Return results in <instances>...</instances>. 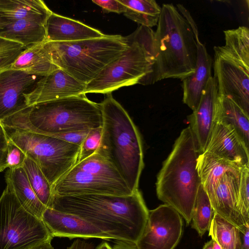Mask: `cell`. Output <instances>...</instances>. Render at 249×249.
<instances>
[{
	"instance_id": "obj_36",
	"label": "cell",
	"mask_w": 249,
	"mask_h": 249,
	"mask_svg": "<svg viewBox=\"0 0 249 249\" xmlns=\"http://www.w3.org/2000/svg\"><path fill=\"white\" fill-rule=\"evenodd\" d=\"M9 137L6 128L0 122V172L8 168L7 158Z\"/></svg>"
},
{
	"instance_id": "obj_5",
	"label": "cell",
	"mask_w": 249,
	"mask_h": 249,
	"mask_svg": "<svg viewBox=\"0 0 249 249\" xmlns=\"http://www.w3.org/2000/svg\"><path fill=\"white\" fill-rule=\"evenodd\" d=\"M201 153L190 127L183 129L163 162L156 183L158 198L176 210L187 225L191 223L201 184L197 169V160Z\"/></svg>"
},
{
	"instance_id": "obj_21",
	"label": "cell",
	"mask_w": 249,
	"mask_h": 249,
	"mask_svg": "<svg viewBox=\"0 0 249 249\" xmlns=\"http://www.w3.org/2000/svg\"><path fill=\"white\" fill-rule=\"evenodd\" d=\"M47 19H23L0 24V37L27 47L45 42Z\"/></svg>"
},
{
	"instance_id": "obj_2",
	"label": "cell",
	"mask_w": 249,
	"mask_h": 249,
	"mask_svg": "<svg viewBox=\"0 0 249 249\" xmlns=\"http://www.w3.org/2000/svg\"><path fill=\"white\" fill-rule=\"evenodd\" d=\"M154 31L155 62L145 85L168 79L182 80L196 69L198 34L172 3H164Z\"/></svg>"
},
{
	"instance_id": "obj_26",
	"label": "cell",
	"mask_w": 249,
	"mask_h": 249,
	"mask_svg": "<svg viewBox=\"0 0 249 249\" xmlns=\"http://www.w3.org/2000/svg\"><path fill=\"white\" fill-rule=\"evenodd\" d=\"M44 43L28 47L18 57L10 69L26 71L40 76L59 69L44 47Z\"/></svg>"
},
{
	"instance_id": "obj_33",
	"label": "cell",
	"mask_w": 249,
	"mask_h": 249,
	"mask_svg": "<svg viewBox=\"0 0 249 249\" xmlns=\"http://www.w3.org/2000/svg\"><path fill=\"white\" fill-rule=\"evenodd\" d=\"M237 207L247 224H249V167H243L241 171Z\"/></svg>"
},
{
	"instance_id": "obj_41",
	"label": "cell",
	"mask_w": 249,
	"mask_h": 249,
	"mask_svg": "<svg viewBox=\"0 0 249 249\" xmlns=\"http://www.w3.org/2000/svg\"><path fill=\"white\" fill-rule=\"evenodd\" d=\"M243 234L241 249H249V228H247Z\"/></svg>"
},
{
	"instance_id": "obj_1",
	"label": "cell",
	"mask_w": 249,
	"mask_h": 249,
	"mask_svg": "<svg viewBox=\"0 0 249 249\" xmlns=\"http://www.w3.org/2000/svg\"><path fill=\"white\" fill-rule=\"evenodd\" d=\"M47 207L81 217L110 239L134 244L142 233L149 213L139 189L128 196L53 195Z\"/></svg>"
},
{
	"instance_id": "obj_15",
	"label": "cell",
	"mask_w": 249,
	"mask_h": 249,
	"mask_svg": "<svg viewBox=\"0 0 249 249\" xmlns=\"http://www.w3.org/2000/svg\"><path fill=\"white\" fill-rule=\"evenodd\" d=\"M240 175L227 173L208 194L214 213L238 228L241 233L249 228L239 212L237 200Z\"/></svg>"
},
{
	"instance_id": "obj_18",
	"label": "cell",
	"mask_w": 249,
	"mask_h": 249,
	"mask_svg": "<svg viewBox=\"0 0 249 249\" xmlns=\"http://www.w3.org/2000/svg\"><path fill=\"white\" fill-rule=\"evenodd\" d=\"M218 95L213 77L208 80L197 108L188 117L189 126L199 144L200 150L206 149L215 121V102Z\"/></svg>"
},
{
	"instance_id": "obj_37",
	"label": "cell",
	"mask_w": 249,
	"mask_h": 249,
	"mask_svg": "<svg viewBox=\"0 0 249 249\" xmlns=\"http://www.w3.org/2000/svg\"><path fill=\"white\" fill-rule=\"evenodd\" d=\"M92 1L107 13H124L126 10L125 6L119 0H92Z\"/></svg>"
},
{
	"instance_id": "obj_4",
	"label": "cell",
	"mask_w": 249,
	"mask_h": 249,
	"mask_svg": "<svg viewBox=\"0 0 249 249\" xmlns=\"http://www.w3.org/2000/svg\"><path fill=\"white\" fill-rule=\"evenodd\" d=\"M99 104L103 123L100 143L95 153L110 163L135 192L144 167L140 134L127 111L111 93Z\"/></svg>"
},
{
	"instance_id": "obj_32",
	"label": "cell",
	"mask_w": 249,
	"mask_h": 249,
	"mask_svg": "<svg viewBox=\"0 0 249 249\" xmlns=\"http://www.w3.org/2000/svg\"><path fill=\"white\" fill-rule=\"evenodd\" d=\"M27 48L20 43L0 37V71L10 68Z\"/></svg>"
},
{
	"instance_id": "obj_43",
	"label": "cell",
	"mask_w": 249,
	"mask_h": 249,
	"mask_svg": "<svg viewBox=\"0 0 249 249\" xmlns=\"http://www.w3.org/2000/svg\"><path fill=\"white\" fill-rule=\"evenodd\" d=\"M95 249H113V248L106 242H102Z\"/></svg>"
},
{
	"instance_id": "obj_7",
	"label": "cell",
	"mask_w": 249,
	"mask_h": 249,
	"mask_svg": "<svg viewBox=\"0 0 249 249\" xmlns=\"http://www.w3.org/2000/svg\"><path fill=\"white\" fill-rule=\"evenodd\" d=\"M44 44L55 65L86 85L128 47L125 36L119 35Z\"/></svg>"
},
{
	"instance_id": "obj_25",
	"label": "cell",
	"mask_w": 249,
	"mask_h": 249,
	"mask_svg": "<svg viewBox=\"0 0 249 249\" xmlns=\"http://www.w3.org/2000/svg\"><path fill=\"white\" fill-rule=\"evenodd\" d=\"M215 121L231 125L249 149V117L232 100L217 95Z\"/></svg>"
},
{
	"instance_id": "obj_39",
	"label": "cell",
	"mask_w": 249,
	"mask_h": 249,
	"mask_svg": "<svg viewBox=\"0 0 249 249\" xmlns=\"http://www.w3.org/2000/svg\"><path fill=\"white\" fill-rule=\"evenodd\" d=\"M90 243L78 238L76 239L67 249H95Z\"/></svg>"
},
{
	"instance_id": "obj_11",
	"label": "cell",
	"mask_w": 249,
	"mask_h": 249,
	"mask_svg": "<svg viewBox=\"0 0 249 249\" xmlns=\"http://www.w3.org/2000/svg\"><path fill=\"white\" fill-rule=\"evenodd\" d=\"M182 218L166 204L149 211L144 229L135 244L137 249H174L182 235Z\"/></svg>"
},
{
	"instance_id": "obj_27",
	"label": "cell",
	"mask_w": 249,
	"mask_h": 249,
	"mask_svg": "<svg viewBox=\"0 0 249 249\" xmlns=\"http://www.w3.org/2000/svg\"><path fill=\"white\" fill-rule=\"evenodd\" d=\"M126 7L127 18L151 28L157 25L161 8L154 0H119Z\"/></svg>"
},
{
	"instance_id": "obj_8",
	"label": "cell",
	"mask_w": 249,
	"mask_h": 249,
	"mask_svg": "<svg viewBox=\"0 0 249 249\" xmlns=\"http://www.w3.org/2000/svg\"><path fill=\"white\" fill-rule=\"evenodd\" d=\"M224 34V44L213 48L218 94L231 99L249 117V29L241 26Z\"/></svg>"
},
{
	"instance_id": "obj_14",
	"label": "cell",
	"mask_w": 249,
	"mask_h": 249,
	"mask_svg": "<svg viewBox=\"0 0 249 249\" xmlns=\"http://www.w3.org/2000/svg\"><path fill=\"white\" fill-rule=\"evenodd\" d=\"M86 86L59 68L42 76L24 97L29 107L37 103L86 94Z\"/></svg>"
},
{
	"instance_id": "obj_22",
	"label": "cell",
	"mask_w": 249,
	"mask_h": 249,
	"mask_svg": "<svg viewBox=\"0 0 249 249\" xmlns=\"http://www.w3.org/2000/svg\"><path fill=\"white\" fill-rule=\"evenodd\" d=\"M243 167L207 152L200 154L197 163L201 183L207 194L224 175L233 173L240 175Z\"/></svg>"
},
{
	"instance_id": "obj_28",
	"label": "cell",
	"mask_w": 249,
	"mask_h": 249,
	"mask_svg": "<svg viewBox=\"0 0 249 249\" xmlns=\"http://www.w3.org/2000/svg\"><path fill=\"white\" fill-rule=\"evenodd\" d=\"M209 236L215 241L221 249H241V231L232 224L214 213Z\"/></svg>"
},
{
	"instance_id": "obj_16",
	"label": "cell",
	"mask_w": 249,
	"mask_h": 249,
	"mask_svg": "<svg viewBox=\"0 0 249 249\" xmlns=\"http://www.w3.org/2000/svg\"><path fill=\"white\" fill-rule=\"evenodd\" d=\"M41 219L53 237L110 239L108 235L82 218L50 207L46 208Z\"/></svg>"
},
{
	"instance_id": "obj_30",
	"label": "cell",
	"mask_w": 249,
	"mask_h": 249,
	"mask_svg": "<svg viewBox=\"0 0 249 249\" xmlns=\"http://www.w3.org/2000/svg\"><path fill=\"white\" fill-rule=\"evenodd\" d=\"M22 168L36 196L47 207L53 196L52 185L38 165L27 156Z\"/></svg>"
},
{
	"instance_id": "obj_29",
	"label": "cell",
	"mask_w": 249,
	"mask_h": 249,
	"mask_svg": "<svg viewBox=\"0 0 249 249\" xmlns=\"http://www.w3.org/2000/svg\"><path fill=\"white\" fill-rule=\"evenodd\" d=\"M214 213L209 196L201 184L197 191L191 221L192 228L200 237L209 231Z\"/></svg>"
},
{
	"instance_id": "obj_38",
	"label": "cell",
	"mask_w": 249,
	"mask_h": 249,
	"mask_svg": "<svg viewBox=\"0 0 249 249\" xmlns=\"http://www.w3.org/2000/svg\"><path fill=\"white\" fill-rule=\"evenodd\" d=\"M89 131V130L70 132L52 137L57 138L70 143L80 146Z\"/></svg>"
},
{
	"instance_id": "obj_45",
	"label": "cell",
	"mask_w": 249,
	"mask_h": 249,
	"mask_svg": "<svg viewBox=\"0 0 249 249\" xmlns=\"http://www.w3.org/2000/svg\"><path fill=\"white\" fill-rule=\"evenodd\" d=\"M213 249H221L219 245L214 240H213Z\"/></svg>"
},
{
	"instance_id": "obj_3",
	"label": "cell",
	"mask_w": 249,
	"mask_h": 249,
	"mask_svg": "<svg viewBox=\"0 0 249 249\" xmlns=\"http://www.w3.org/2000/svg\"><path fill=\"white\" fill-rule=\"evenodd\" d=\"M1 123L5 128L54 136L102 127L103 118L99 104L82 94L34 104Z\"/></svg>"
},
{
	"instance_id": "obj_31",
	"label": "cell",
	"mask_w": 249,
	"mask_h": 249,
	"mask_svg": "<svg viewBox=\"0 0 249 249\" xmlns=\"http://www.w3.org/2000/svg\"><path fill=\"white\" fill-rule=\"evenodd\" d=\"M73 168L103 178L125 181L110 163L96 153L78 162Z\"/></svg>"
},
{
	"instance_id": "obj_34",
	"label": "cell",
	"mask_w": 249,
	"mask_h": 249,
	"mask_svg": "<svg viewBox=\"0 0 249 249\" xmlns=\"http://www.w3.org/2000/svg\"><path fill=\"white\" fill-rule=\"evenodd\" d=\"M101 135L102 127L89 130L86 137L80 146L77 163L95 153L99 146Z\"/></svg>"
},
{
	"instance_id": "obj_12",
	"label": "cell",
	"mask_w": 249,
	"mask_h": 249,
	"mask_svg": "<svg viewBox=\"0 0 249 249\" xmlns=\"http://www.w3.org/2000/svg\"><path fill=\"white\" fill-rule=\"evenodd\" d=\"M53 195L90 194L128 196L131 191L125 181H119L71 168L52 186Z\"/></svg>"
},
{
	"instance_id": "obj_23",
	"label": "cell",
	"mask_w": 249,
	"mask_h": 249,
	"mask_svg": "<svg viewBox=\"0 0 249 249\" xmlns=\"http://www.w3.org/2000/svg\"><path fill=\"white\" fill-rule=\"evenodd\" d=\"M53 12L41 0H0V24L23 19H48Z\"/></svg>"
},
{
	"instance_id": "obj_13",
	"label": "cell",
	"mask_w": 249,
	"mask_h": 249,
	"mask_svg": "<svg viewBox=\"0 0 249 249\" xmlns=\"http://www.w3.org/2000/svg\"><path fill=\"white\" fill-rule=\"evenodd\" d=\"M10 68L0 71V122L28 107L24 95L42 77Z\"/></svg>"
},
{
	"instance_id": "obj_10",
	"label": "cell",
	"mask_w": 249,
	"mask_h": 249,
	"mask_svg": "<svg viewBox=\"0 0 249 249\" xmlns=\"http://www.w3.org/2000/svg\"><path fill=\"white\" fill-rule=\"evenodd\" d=\"M6 183L0 197V249H26L52 240L42 220L21 205L11 185Z\"/></svg>"
},
{
	"instance_id": "obj_35",
	"label": "cell",
	"mask_w": 249,
	"mask_h": 249,
	"mask_svg": "<svg viewBox=\"0 0 249 249\" xmlns=\"http://www.w3.org/2000/svg\"><path fill=\"white\" fill-rule=\"evenodd\" d=\"M26 154L9 138L7 162L9 169L22 167Z\"/></svg>"
},
{
	"instance_id": "obj_6",
	"label": "cell",
	"mask_w": 249,
	"mask_h": 249,
	"mask_svg": "<svg viewBox=\"0 0 249 249\" xmlns=\"http://www.w3.org/2000/svg\"><path fill=\"white\" fill-rule=\"evenodd\" d=\"M154 35L152 28L140 25L125 36L127 50L86 84L85 93L107 94L121 87L145 85L155 62Z\"/></svg>"
},
{
	"instance_id": "obj_19",
	"label": "cell",
	"mask_w": 249,
	"mask_h": 249,
	"mask_svg": "<svg viewBox=\"0 0 249 249\" xmlns=\"http://www.w3.org/2000/svg\"><path fill=\"white\" fill-rule=\"evenodd\" d=\"M105 36L99 30L83 23L52 12L46 23V40L48 42H71Z\"/></svg>"
},
{
	"instance_id": "obj_42",
	"label": "cell",
	"mask_w": 249,
	"mask_h": 249,
	"mask_svg": "<svg viewBox=\"0 0 249 249\" xmlns=\"http://www.w3.org/2000/svg\"><path fill=\"white\" fill-rule=\"evenodd\" d=\"M51 241L52 240H49L38 245L26 249H53V248L51 244Z\"/></svg>"
},
{
	"instance_id": "obj_44",
	"label": "cell",
	"mask_w": 249,
	"mask_h": 249,
	"mask_svg": "<svg viewBox=\"0 0 249 249\" xmlns=\"http://www.w3.org/2000/svg\"><path fill=\"white\" fill-rule=\"evenodd\" d=\"M202 249H213V240L211 239L206 243Z\"/></svg>"
},
{
	"instance_id": "obj_24",
	"label": "cell",
	"mask_w": 249,
	"mask_h": 249,
	"mask_svg": "<svg viewBox=\"0 0 249 249\" xmlns=\"http://www.w3.org/2000/svg\"><path fill=\"white\" fill-rule=\"evenodd\" d=\"M5 179L11 185L21 205L27 212L41 219L46 207L34 193L22 167L9 169L5 174Z\"/></svg>"
},
{
	"instance_id": "obj_9",
	"label": "cell",
	"mask_w": 249,
	"mask_h": 249,
	"mask_svg": "<svg viewBox=\"0 0 249 249\" xmlns=\"http://www.w3.org/2000/svg\"><path fill=\"white\" fill-rule=\"evenodd\" d=\"M6 130L9 139L38 165L52 186L78 162L79 145L50 136Z\"/></svg>"
},
{
	"instance_id": "obj_20",
	"label": "cell",
	"mask_w": 249,
	"mask_h": 249,
	"mask_svg": "<svg viewBox=\"0 0 249 249\" xmlns=\"http://www.w3.org/2000/svg\"><path fill=\"white\" fill-rule=\"evenodd\" d=\"M212 59L203 44L197 42L194 72L182 79L183 102L193 111L198 107L209 79L212 77Z\"/></svg>"
},
{
	"instance_id": "obj_17",
	"label": "cell",
	"mask_w": 249,
	"mask_h": 249,
	"mask_svg": "<svg viewBox=\"0 0 249 249\" xmlns=\"http://www.w3.org/2000/svg\"><path fill=\"white\" fill-rule=\"evenodd\" d=\"M249 150L231 125L215 122L204 152L249 167Z\"/></svg>"
},
{
	"instance_id": "obj_40",
	"label": "cell",
	"mask_w": 249,
	"mask_h": 249,
	"mask_svg": "<svg viewBox=\"0 0 249 249\" xmlns=\"http://www.w3.org/2000/svg\"><path fill=\"white\" fill-rule=\"evenodd\" d=\"M112 248L113 249H137L135 244L121 241L117 242Z\"/></svg>"
}]
</instances>
